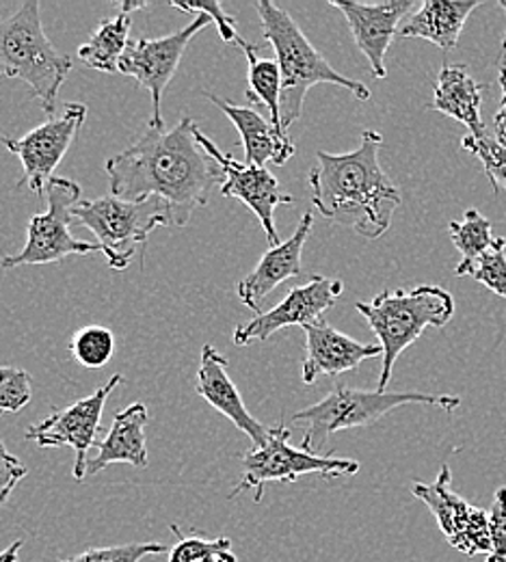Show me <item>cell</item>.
I'll use <instances>...</instances> for the list:
<instances>
[{
	"instance_id": "cell-1",
	"label": "cell",
	"mask_w": 506,
	"mask_h": 562,
	"mask_svg": "<svg viewBox=\"0 0 506 562\" xmlns=\"http://www.w3.org/2000/svg\"><path fill=\"white\" fill-rule=\"evenodd\" d=\"M104 171L113 198H160L178 227L191 221L195 209L206 206L213 189L223 184L217 162L195 139L191 117L169 131L149 124L139 139L106 160Z\"/></svg>"
},
{
	"instance_id": "cell-2",
	"label": "cell",
	"mask_w": 506,
	"mask_h": 562,
	"mask_svg": "<svg viewBox=\"0 0 506 562\" xmlns=\"http://www.w3.org/2000/svg\"><path fill=\"white\" fill-rule=\"evenodd\" d=\"M381 145V133L363 131L353 151L318 149V162L307 173L314 209L327 221L351 227L366 240L381 238L401 206V191L379 162Z\"/></svg>"
},
{
	"instance_id": "cell-3",
	"label": "cell",
	"mask_w": 506,
	"mask_h": 562,
	"mask_svg": "<svg viewBox=\"0 0 506 562\" xmlns=\"http://www.w3.org/2000/svg\"><path fill=\"white\" fill-rule=\"evenodd\" d=\"M256 11L262 22L265 40L276 50V61L282 71V100H280V117L282 126L289 133L290 126L299 122L303 115L305 95L314 85H336L349 89L358 100L368 102L370 89L349 76L334 70L329 61L312 46L307 35L299 29L289 11L282 7L260 0L256 2Z\"/></svg>"
},
{
	"instance_id": "cell-4",
	"label": "cell",
	"mask_w": 506,
	"mask_h": 562,
	"mask_svg": "<svg viewBox=\"0 0 506 562\" xmlns=\"http://www.w3.org/2000/svg\"><path fill=\"white\" fill-rule=\"evenodd\" d=\"M383 349L379 392H387L396 359L429 327H443L454 316V299L441 285H418L412 290H385L370 303H356Z\"/></svg>"
},
{
	"instance_id": "cell-5",
	"label": "cell",
	"mask_w": 506,
	"mask_h": 562,
	"mask_svg": "<svg viewBox=\"0 0 506 562\" xmlns=\"http://www.w3.org/2000/svg\"><path fill=\"white\" fill-rule=\"evenodd\" d=\"M70 70L72 59L59 53L44 33L40 0H26L0 20V80H24L50 117Z\"/></svg>"
},
{
	"instance_id": "cell-6",
	"label": "cell",
	"mask_w": 506,
	"mask_h": 562,
	"mask_svg": "<svg viewBox=\"0 0 506 562\" xmlns=\"http://www.w3.org/2000/svg\"><path fill=\"white\" fill-rule=\"evenodd\" d=\"M435 405L446 412H454L461 405L459 396L450 394H423V392H379V390H356L336 385L325 398L307 409L292 416L294 424L303 426L301 448L310 452H321L325 441L347 428L370 426L396 407L403 405Z\"/></svg>"
},
{
	"instance_id": "cell-7",
	"label": "cell",
	"mask_w": 506,
	"mask_h": 562,
	"mask_svg": "<svg viewBox=\"0 0 506 562\" xmlns=\"http://www.w3.org/2000/svg\"><path fill=\"white\" fill-rule=\"evenodd\" d=\"M72 218L91 229L111 269L124 271L135 260L137 247L158 227L173 225L171 211L160 198L128 202L120 198H98L78 202Z\"/></svg>"
},
{
	"instance_id": "cell-8",
	"label": "cell",
	"mask_w": 506,
	"mask_h": 562,
	"mask_svg": "<svg viewBox=\"0 0 506 562\" xmlns=\"http://www.w3.org/2000/svg\"><path fill=\"white\" fill-rule=\"evenodd\" d=\"M290 428L282 422L276 428L269 430V441L262 448H254L251 452L240 457V463L245 468L243 479L238 485L229 492V499H234L238 493L254 490V502H262L265 487L269 483H282L292 485L296 479L305 474H321L323 479H338V476H353L360 472V463L353 459H340V457H323L316 452H310L305 448L290 446Z\"/></svg>"
},
{
	"instance_id": "cell-9",
	"label": "cell",
	"mask_w": 506,
	"mask_h": 562,
	"mask_svg": "<svg viewBox=\"0 0 506 562\" xmlns=\"http://www.w3.org/2000/svg\"><path fill=\"white\" fill-rule=\"evenodd\" d=\"M48 211L33 214L26 227V243L20 254L4 256L2 269H18L24 265H53L70 256H91L102 251L98 243L74 238L70 232L72 209L80 200V187L70 178H53L46 187Z\"/></svg>"
},
{
	"instance_id": "cell-10",
	"label": "cell",
	"mask_w": 506,
	"mask_h": 562,
	"mask_svg": "<svg viewBox=\"0 0 506 562\" xmlns=\"http://www.w3.org/2000/svg\"><path fill=\"white\" fill-rule=\"evenodd\" d=\"M85 120L87 106L70 102L59 117H50L29 135L20 139L0 137V143L22 162V180L18 182V189L29 187L35 195H44L48 182L55 178V169L68 154Z\"/></svg>"
},
{
	"instance_id": "cell-11",
	"label": "cell",
	"mask_w": 506,
	"mask_h": 562,
	"mask_svg": "<svg viewBox=\"0 0 506 562\" xmlns=\"http://www.w3.org/2000/svg\"><path fill=\"white\" fill-rule=\"evenodd\" d=\"M209 24H213V20L209 15L200 13V15H195V20L191 24H187L178 33H171V35H165L158 40H147V37L131 40V44L120 61V74L135 78L144 89L149 91V95H151L149 124L154 128H165L162 93L178 70L187 46Z\"/></svg>"
},
{
	"instance_id": "cell-12",
	"label": "cell",
	"mask_w": 506,
	"mask_h": 562,
	"mask_svg": "<svg viewBox=\"0 0 506 562\" xmlns=\"http://www.w3.org/2000/svg\"><path fill=\"white\" fill-rule=\"evenodd\" d=\"M195 139L204 147V151L217 162L218 169L223 173L221 195L240 200L260 221L271 247H278L280 232L276 227V211L280 206L294 204V198L282 193L280 180L267 167H254V165L234 160L229 154H223L198 126H195Z\"/></svg>"
},
{
	"instance_id": "cell-13",
	"label": "cell",
	"mask_w": 506,
	"mask_h": 562,
	"mask_svg": "<svg viewBox=\"0 0 506 562\" xmlns=\"http://www.w3.org/2000/svg\"><path fill=\"white\" fill-rule=\"evenodd\" d=\"M412 493L429 506L443 537L454 550L465 557L492 554L490 513L452 490V474L448 465L441 468L431 485L414 483Z\"/></svg>"
},
{
	"instance_id": "cell-14",
	"label": "cell",
	"mask_w": 506,
	"mask_h": 562,
	"mask_svg": "<svg viewBox=\"0 0 506 562\" xmlns=\"http://www.w3.org/2000/svg\"><path fill=\"white\" fill-rule=\"evenodd\" d=\"M124 383L122 374H113L106 385L95 390L91 396L70 405L68 409L55 412L46 420L33 424L26 439H33L40 448H72L74 479L82 481L87 476V452L98 446L100 418L111 392Z\"/></svg>"
},
{
	"instance_id": "cell-15",
	"label": "cell",
	"mask_w": 506,
	"mask_h": 562,
	"mask_svg": "<svg viewBox=\"0 0 506 562\" xmlns=\"http://www.w3.org/2000/svg\"><path fill=\"white\" fill-rule=\"evenodd\" d=\"M342 281L314 276L305 285H296L289 296L269 312L256 314L245 325H238L234 331V345L247 347L251 342H267L273 334L299 325H312L323 318L327 310H331L342 294Z\"/></svg>"
},
{
	"instance_id": "cell-16",
	"label": "cell",
	"mask_w": 506,
	"mask_h": 562,
	"mask_svg": "<svg viewBox=\"0 0 506 562\" xmlns=\"http://www.w3.org/2000/svg\"><path fill=\"white\" fill-rule=\"evenodd\" d=\"M334 9H338L351 29L356 46L362 50L363 57L370 64L374 78H385V55L390 50L392 40L398 35L401 24L414 11V0H390L379 4H362V2H338L329 0Z\"/></svg>"
},
{
	"instance_id": "cell-17",
	"label": "cell",
	"mask_w": 506,
	"mask_h": 562,
	"mask_svg": "<svg viewBox=\"0 0 506 562\" xmlns=\"http://www.w3.org/2000/svg\"><path fill=\"white\" fill-rule=\"evenodd\" d=\"M305 359L301 368V379L305 385H314L321 374L331 379L360 368L366 359L383 357L379 345H362L347 334L331 327L325 318L305 325Z\"/></svg>"
},
{
	"instance_id": "cell-18",
	"label": "cell",
	"mask_w": 506,
	"mask_h": 562,
	"mask_svg": "<svg viewBox=\"0 0 506 562\" xmlns=\"http://www.w3.org/2000/svg\"><path fill=\"white\" fill-rule=\"evenodd\" d=\"M195 392L209 405H213L218 414H223L227 420L234 422V426L251 439L254 448L267 446L271 428H267L265 424H260L249 414V409L243 403L240 392L236 390V385L227 372V359L213 345L202 347Z\"/></svg>"
},
{
	"instance_id": "cell-19",
	"label": "cell",
	"mask_w": 506,
	"mask_h": 562,
	"mask_svg": "<svg viewBox=\"0 0 506 562\" xmlns=\"http://www.w3.org/2000/svg\"><path fill=\"white\" fill-rule=\"evenodd\" d=\"M314 223L312 211L305 212L292 232L286 243H280L278 247H271L256 265V269L238 281V299L254 312H260L265 299L284 281L290 278H299L303 273L301 269V256L303 247L310 238Z\"/></svg>"
},
{
	"instance_id": "cell-20",
	"label": "cell",
	"mask_w": 506,
	"mask_h": 562,
	"mask_svg": "<svg viewBox=\"0 0 506 562\" xmlns=\"http://www.w3.org/2000/svg\"><path fill=\"white\" fill-rule=\"evenodd\" d=\"M206 98L217 104L218 109L229 117V122L236 126L243 145H245V160L247 165L254 167H267L269 162L273 165H284L294 156L296 147L292 140L282 139L276 131V126L265 120L258 111L234 104L229 100H221L213 93H206Z\"/></svg>"
},
{
	"instance_id": "cell-21",
	"label": "cell",
	"mask_w": 506,
	"mask_h": 562,
	"mask_svg": "<svg viewBox=\"0 0 506 562\" xmlns=\"http://www.w3.org/2000/svg\"><path fill=\"white\" fill-rule=\"evenodd\" d=\"M149 422V412L144 403H135L120 412L109 428L106 437L98 441V454L87 463V476H93L106 470L113 463H128L133 468H147V446H145V426Z\"/></svg>"
},
{
	"instance_id": "cell-22",
	"label": "cell",
	"mask_w": 506,
	"mask_h": 562,
	"mask_svg": "<svg viewBox=\"0 0 506 562\" xmlns=\"http://www.w3.org/2000/svg\"><path fill=\"white\" fill-rule=\"evenodd\" d=\"M476 7H481V0H427L416 13L405 18L398 37L427 40L450 53L457 48L459 35Z\"/></svg>"
},
{
	"instance_id": "cell-23",
	"label": "cell",
	"mask_w": 506,
	"mask_h": 562,
	"mask_svg": "<svg viewBox=\"0 0 506 562\" xmlns=\"http://www.w3.org/2000/svg\"><path fill=\"white\" fill-rule=\"evenodd\" d=\"M483 87L468 74L465 66H443L434 89L431 109L452 117L468 128V135L483 137L490 131L481 117Z\"/></svg>"
},
{
	"instance_id": "cell-24",
	"label": "cell",
	"mask_w": 506,
	"mask_h": 562,
	"mask_svg": "<svg viewBox=\"0 0 506 562\" xmlns=\"http://www.w3.org/2000/svg\"><path fill=\"white\" fill-rule=\"evenodd\" d=\"M243 48L249 71H247V100L251 104H262L269 111L271 124L276 126L278 135L282 139H289V133L282 126V117H280V100H282V71L276 59H262L258 57V50L254 44L245 42L240 37V42L236 44Z\"/></svg>"
},
{
	"instance_id": "cell-25",
	"label": "cell",
	"mask_w": 506,
	"mask_h": 562,
	"mask_svg": "<svg viewBox=\"0 0 506 562\" xmlns=\"http://www.w3.org/2000/svg\"><path fill=\"white\" fill-rule=\"evenodd\" d=\"M131 24H133V15L122 11L115 18L104 20L93 31L91 40L78 48L80 61L91 70L104 71V74L120 71V61L131 44L128 40Z\"/></svg>"
},
{
	"instance_id": "cell-26",
	"label": "cell",
	"mask_w": 506,
	"mask_h": 562,
	"mask_svg": "<svg viewBox=\"0 0 506 562\" xmlns=\"http://www.w3.org/2000/svg\"><path fill=\"white\" fill-rule=\"evenodd\" d=\"M450 238L461 254V265H472L479 258H483L496 243L492 234V223L476 209L465 211L463 221H450L448 223Z\"/></svg>"
},
{
	"instance_id": "cell-27",
	"label": "cell",
	"mask_w": 506,
	"mask_h": 562,
	"mask_svg": "<svg viewBox=\"0 0 506 562\" xmlns=\"http://www.w3.org/2000/svg\"><path fill=\"white\" fill-rule=\"evenodd\" d=\"M70 352L85 368H102L111 361L115 352V336L111 329L100 325H89L78 329L70 340Z\"/></svg>"
},
{
	"instance_id": "cell-28",
	"label": "cell",
	"mask_w": 506,
	"mask_h": 562,
	"mask_svg": "<svg viewBox=\"0 0 506 562\" xmlns=\"http://www.w3.org/2000/svg\"><path fill=\"white\" fill-rule=\"evenodd\" d=\"M454 273L459 278H472L479 283H483L485 288H490L494 294H498L501 299H506V240L505 238H496L494 247L479 258L472 265H461L454 269Z\"/></svg>"
},
{
	"instance_id": "cell-29",
	"label": "cell",
	"mask_w": 506,
	"mask_h": 562,
	"mask_svg": "<svg viewBox=\"0 0 506 562\" xmlns=\"http://www.w3.org/2000/svg\"><path fill=\"white\" fill-rule=\"evenodd\" d=\"M171 532L178 535V543L169 550V562H211L232 552V541L227 537L206 539L204 535H184L176 524H171Z\"/></svg>"
},
{
	"instance_id": "cell-30",
	"label": "cell",
	"mask_w": 506,
	"mask_h": 562,
	"mask_svg": "<svg viewBox=\"0 0 506 562\" xmlns=\"http://www.w3.org/2000/svg\"><path fill=\"white\" fill-rule=\"evenodd\" d=\"M463 149L474 154L483 169H485V176L490 178V184L494 189V193H503L506 191V147L501 145L496 137H492L490 133L483 135V137H472L468 135L463 139Z\"/></svg>"
},
{
	"instance_id": "cell-31",
	"label": "cell",
	"mask_w": 506,
	"mask_h": 562,
	"mask_svg": "<svg viewBox=\"0 0 506 562\" xmlns=\"http://www.w3.org/2000/svg\"><path fill=\"white\" fill-rule=\"evenodd\" d=\"M33 398V376L13 366H0V416L22 412Z\"/></svg>"
},
{
	"instance_id": "cell-32",
	"label": "cell",
	"mask_w": 506,
	"mask_h": 562,
	"mask_svg": "<svg viewBox=\"0 0 506 562\" xmlns=\"http://www.w3.org/2000/svg\"><path fill=\"white\" fill-rule=\"evenodd\" d=\"M156 554H169L167 546L149 541V543L95 548V550H87V552L64 562H142L147 557H156Z\"/></svg>"
},
{
	"instance_id": "cell-33",
	"label": "cell",
	"mask_w": 506,
	"mask_h": 562,
	"mask_svg": "<svg viewBox=\"0 0 506 562\" xmlns=\"http://www.w3.org/2000/svg\"><path fill=\"white\" fill-rule=\"evenodd\" d=\"M169 4H173L176 9H180L184 13L209 15L213 20V24L217 26L218 37L223 42H227V44H238L240 42V35L234 29L236 18L232 13H225L221 2H178V0H171Z\"/></svg>"
},
{
	"instance_id": "cell-34",
	"label": "cell",
	"mask_w": 506,
	"mask_h": 562,
	"mask_svg": "<svg viewBox=\"0 0 506 562\" xmlns=\"http://www.w3.org/2000/svg\"><path fill=\"white\" fill-rule=\"evenodd\" d=\"M490 535L492 554L485 562H506V485L494 495V506L490 513Z\"/></svg>"
},
{
	"instance_id": "cell-35",
	"label": "cell",
	"mask_w": 506,
	"mask_h": 562,
	"mask_svg": "<svg viewBox=\"0 0 506 562\" xmlns=\"http://www.w3.org/2000/svg\"><path fill=\"white\" fill-rule=\"evenodd\" d=\"M29 468L7 450V446L0 441V506L9 499V495L20 485L22 479H26Z\"/></svg>"
},
{
	"instance_id": "cell-36",
	"label": "cell",
	"mask_w": 506,
	"mask_h": 562,
	"mask_svg": "<svg viewBox=\"0 0 506 562\" xmlns=\"http://www.w3.org/2000/svg\"><path fill=\"white\" fill-rule=\"evenodd\" d=\"M498 82H501V89H503V102H501V109L494 117V137L506 147V66L501 68Z\"/></svg>"
},
{
	"instance_id": "cell-37",
	"label": "cell",
	"mask_w": 506,
	"mask_h": 562,
	"mask_svg": "<svg viewBox=\"0 0 506 562\" xmlns=\"http://www.w3.org/2000/svg\"><path fill=\"white\" fill-rule=\"evenodd\" d=\"M22 541H15V543H11L7 550H2L0 552V562H18V557H20V550H22Z\"/></svg>"
},
{
	"instance_id": "cell-38",
	"label": "cell",
	"mask_w": 506,
	"mask_h": 562,
	"mask_svg": "<svg viewBox=\"0 0 506 562\" xmlns=\"http://www.w3.org/2000/svg\"><path fill=\"white\" fill-rule=\"evenodd\" d=\"M117 7H120V11H122V13H131V15H133L135 11H142V9H145V7H147V2H126V0H124V2H117Z\"/></svg>"
},
{
	"instance_id": "cell-39",
	"label": "cell",
	"mask_w": 506,
	"mask_h": 562,
	"mask_svg": "<svg viewBox=\"0 0 506 562\" xmlns=\"http://www.w3.org/2000/svg\"><path fill=\"white\" fill-rule=\"evenodd\" d=\"M211 562H238L236 561V557H234V552H225V554H221L217 559H213Z\"/></svg>"
},
{
	"instance_id": "cell-40",
	"label": "cell",
	"mask_w": 506,
	"mask_h": 562,
	"mask_svg": "<svg viewBox=\"0 0 506 562\" xmlns=\"http://www.w3.org/2000/svg\"><path fill=\"white\" fill-rule=\"evenodd\" d=\"M503 9L506 11V0L503 2ZM505 57H506V40H505Z\"/></svg>"
}]
</instances>
